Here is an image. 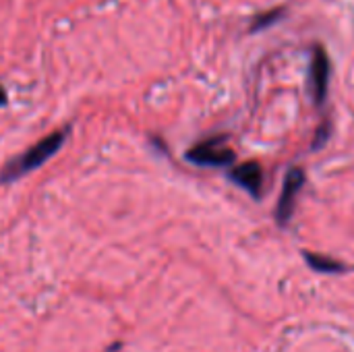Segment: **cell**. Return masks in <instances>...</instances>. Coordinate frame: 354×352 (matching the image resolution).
<instances>
[{
	"label": "cell",
	"mask_w": 354,
	"mask_h": 352,
	"mask_svg": "<svg viewBox=\"0 0 354 352\" xmlns=\"http://www.w3.org/2000/svg\"><path fill=\"white\" fill-rule=\"evenodd\" d=\"M64 139H66V129L56 131V133L44 137L41 141H37V143H35L33 147H29L21 158H17L15 162H10V164L6 166V170H4L2 176H0V183L15 180V178H19V176H23V174H27V172L39 168L44 162H48V160L62 147Z\"/></svg>",
	"instance_id": "6da1fadb"
},
{
	"label": "cell",
	"mask_w": 354,
	"mask_h": 352,
	"mask_svg": "<svg viewBox=\"0 0 354 352\" xmlns=\"http://www.w3.org/2000/svg\"><path fill=\"white\" fill-rule=\"evenodd\" d=\"M226 137H212L197 145H193L187 151V160L195 166L203 168H228L234 164L236 156L230 147L224 145Z\"/></svg>",
	"instance_id": "7a4b0ae2"
},
{
	"label": "cell",
	"mask_w": 354,
	"mask_h": 352,
	"mask_svg": "<svg viewBox=\"0 0 354 352\" xmlns=\"http://www.w3.org/2000/svg\"><path fill=\"white\" fill-rule=\"evenodd\" d=\"M330 77H332V62L324 46H313L311 52V64H309V95L315 106H324L328 100L330 89Z\"/></svg>",
	"instance_id": "3957f363"
},
{
	"label": "cell",
	"mask_w": 354,
	"mask_h": 352,
	"mask_svg": "<svg viewBox=\"0 0 354 352\" xmlns=\"http://www.w3.org/2000/svg\"><path fill=\"white\" fill-rule=\"evenodd\" d=\"M305 180H307V176H305L303 168H290L286 172L282 193H280V199H278V205H276V212H274L278 226H286L292 220L295 207H297V197L303 191Z\"/></svg>",
	"instance_id": "277c9868"
},
{
	"label": "cell",
	"mask_w": 354,
	"mask_h": 352,
	"mask_svg": "<svg viewBox=\"0 0 354 352\" xmlns=\"http://www.w3.org/2000/svg\"><path fill=\"white\" fill-rule=\"evenodd\" d=\"M228 178L239 185L241 189H245L251 197L259 199L261 191H263V170L257 162H245L236 168H232L228 172Z\"/></svg>",
	"instance_id": "5b68a950"
},
{
	"label": "cell",
	"mask_w": 354,
	"mask_h": 352,
	"mask_svg": "<svg viewBox=\"0 0 354 352\" xmlns=\"http://www.w3.org/2000/svg\"><path fill=\"white\" fill-rule=\"evenodd\" d=\"M303 257H305V261L309 263V268H311L313 272H319V274H342V272L348 270L342 261L332 259V257H328V255H319V253L305 251Z\"/></svg>",
	"instance_id": "8992f818"
},
{
	"label": "cell",
	"mask_w": 354,
	"mask_h": 352,
	"mask_svg": "<svg viewBox=\"0 0 354 352\" xmlns=\"http://www.w3.org/2000/svg\"><path fill=\"white\" fill-rule=\"evenodd\" d=\"M284 15H286V6H276V8H270V10H266V12H259V15L253 19V23H251L249 31H251V33H255V31H263V29L272 27L274 23L282 21V17H284Z\"/></svg>",
	"instance_id": "52a82bcc"
},
{
	"label": "cell",
	"mask_w": 354,
	"mask_h": 352,
	"mask_svg": "<svg viewBox=\"0 0 354 352\" xmlns=\"http://www.w3.org/2000/svg\"><path fill=\"white\" fill-rule=\"evenodd\" d=\"M6 104V91L2 89V85H0V106H4Z\"/></svg>",
	"instance_id": "ba28073f"
}]
</instances>
